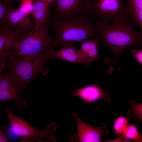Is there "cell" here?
<instances>
[{"label": "cell", "mask_w": 142, "mask_h": 142, "mask_svg": "<svg viewBox=\"0 0 142 142\" xmlns=\"http://www.w3.org/2000/svg\"><path fill=\"white\" fill-rule=\"evenodd\" d=\"M87 13L77 14L64 19L54 18L48 24L54 33L53 39L57 46H73L76 43L94 38L99 25Z\"/></svg>", "instance_id": "6da1fadb"}, {"label": "cell", "mask_w": 142, "mask_h": 142, "mask_svg": "<svg viewBox=\"0 0 142 142\" xmlns=\"http://www.w3.org/2000/svg\"><path fill=\"white\" fill-rule=\"evenodd\" d=\"M131 20L129 18L99 26L97 35L103 41L101 47L109 48L115 54L113 58H106L104 59L105 63H112L107 70L108 73H112L115 63L125 49L130 47L142 45V33L135 30Z\"/></svg>", "instance_id": "7a4b0ae2"}, {"label": "cell", "mask_w": 142, "mask_h": 142, "mask_svg": "<svg viewBox=\"0 0 142 142\" xmlns=\"http://www.w3.org/2000/svg\"><path fill=\"white\" fill-rule=\"evenodd\" d=\"M48 25L33 28L21 39L12 44L9 48L13 51V56L17 59L29 60L54 50L57 46L49 34Z\"/></svg>", "instance_id": "3957f363"}, {"label": "cell", "mask_w": 142, "mask_h": 142, "mask_svg": "<svg viewBox=\"0 0 142 142\" xmlns=\"http://www.w3.org/2000/svg\"><path fill=\"white\" fill-rule=\"evenodd\" d=\"M51 51H47L29 60L17 59L12 55L7 61L5 68L16 77L24 89L39 74L44 76L48 73L49 69L45 65L51 58Z\"/></svg>", "instance_id": "277c9868"}, {"label": "cell", "mask_w": 142, "mask_h": 142, "mask_svg": "<svg viewBox=\"0 0 142 142\" xmlns=\"http://www.w3.org/2000/svg\"><path fill=\"white\" fill-rule=\"evenodd\" d=\"M87 13L100 25L131 18L126 0H93Z\"/></svg>", "instance_id": "5b68a950"}, {"label": "cell", "mask_w": 142, "mask_h": 142, "mask_svg": "<svg viewBox=\"0 0 142 142\" xmlns=\"http://www.w3.org/2000/svg\"><path fill=\"white\" fill-rule=\"evenodd\" d=\"M6 110L9 121L8 130L10 132L20 137H36L39 142L56 140L52 134L57 126L54 123L47 125L43 130H38L15 115L10 108L7 107Z\"/></svg>", "instance_id": "8992f818"}, {"label": "cell", "mask_w": 142, "mask_h": 142, "mask_svg": "<svg viewBox=\"0 0 142 142\" xmlns=\"http://www.w3.org/2000/svg\"><path fill=\"white\" fill-rule=\"evenodd\" d=\"M16 77L11 72L2 73L0 79V101L11 100L14 102L20 110L25 108L27 103L20 99L24 89Z\"/></svg>", "instance_id": "52a82bcc"}, {"label": "cell", "mask_w": 142, "mask_h": 142, "mask_svg": "<svg viewBox=\"0 0 142 142\" xmlns=\"http://www.w3.org/2000/svg\"><path fill=\"white\" fill-rule=\"evenodd\" d=\"M93 0H55L54 18L64 19L77 14L87 13Z\"/></svg>", "instance_id": "ba28073f"}, {"label": "cell", "mask_w": 142, "mask_h": 142, "mask_svg": "<svg viewBox=\"0 0 142 142\" xmlns=\"http://www.w3.org/2000/svg\"><path fill=\"white\" fill-rule=\"evenodd\" d=\"M7 20L4 26L19 33L26 34L33 28V23L29 15L21 10L9 7L7 13Z\"/></svg>", "instance_id": "9c48e42d"}, {"label": "cell", "mask_w": 142, "mask_h": 142, "mask_svg": "<svg viewBox=\"0 0 142 142\" xmlns=\"http://www.w3.org/2000/svg\"><path fill=\"white\" fill-rule=\"evenodd\" d=\"M72 115L75 118L77 123L78 138L81 142H101L102 133V128L92 126L81 120L74 111Z\"/></svg>", "instance_id": "30bf717a"}, {"label": "cell", "mask_w": 142, "mask_h": 142, "mask_svg": "<svg viewBox=\"0 0 142 142\" xmlns=\"http://www.w3.org/2000/svg\"><path fill=\"white\" fill-rule=\"evenodd\" d=\"M100 38H97L89 39L81 43L79 49L84 62V65L88 67L90 63L98 60L100 58L98 54V47Z\"/></svg>", "instance_id": "8fae6325"}, {"label": "cell", "mask_w": 142, "mask_h": 142, "mask_svg": "<svg viewBox=\"0 0 142 142\" xmlns=\"http://www.w3.org/2000/svg\"><path fill=\"white\" fill-rule=\"evenodd\" d=\"M51 11L49 6L41 0H36L34 3L31 14L34 20V28H37L48 24Z\"/></svg>", "instance_id": "7c38bea8"}, {"label": "cell", "mask_w": 142, "mask_h": 142, "mask_svg": "<svg viewBox=\"0 0 142 142\" xmlns=\"http://www.w3.org/2000/svg\"><path fill=\"white\" fill-rule=\"evenodd\" d=\"M73 94L88 103L106 98L107 95H109L101 87L96 85H90L82 88L73 91Z\"/></svg>", "instance_id": "4fadbf2b"}, {"label": "cell", "mask_w": 142, "mask_h": 142, "mask_svg": "<svg viewBox=\"0 0 142 142\" xmlns=\"http://www.w3.org/2000/svg\"><path fill=\"white\" fill-rule=\"evenodd\" d=\"M51 58H54L67 61L84 64V62L79 49L73 46H68L62 47L57 50L51 52Z\"/></svg>", "instance_id": "5bb4252c"}, {"label": "cell", "mask_w": 142, "mask_h": 142, "mask_svg": "<svg viewBox=\"0 0 142 142\" xmlns=\"http://www.w3.org/2000/svg\"><path fill=\"white\" fill-rule=\"evenodd\" d=\"M22 34L5 26H0V54L9 48L11 45L23 37Z\"/></svg>", "instance_id": "9a60e30c"}, {"label": "cell", "mask_w": 142, "mask_h": 142, "mask_svg": "<svg viewBox=\"0 0 142 142\" xmlns=\"http://www.w3.org/2000/svg\"><path fill=\"white\" fill-rule=\"evenodd\" d=\"M122 134L127 139L136 141H141L142 140V136L134 124L126 125L123 130Z\"/></svg>", "instance_id": "2e32d148"}, {"label": "cell", "mask_w": 142, "mask_h": 142, "mask_svg": "<svg viewBox=\"0 0 142 142\" xmlns=\"http://www.w3.org/2000/svg\"><path fill=\"white\" fill-rule=\"evenodd\" d=\"M130 12L133 16L142 12V0H126Z\"/></svg>", "instance_id": "e0dca14e"}, {"label": "cell", "mask_w": 142, "mask_h": 142, "mask_svg": "<svg viewBox=\"0 0 142 142\" xmlns=\"http://www.w3.org/2000/svg\"><path fill=\"white\" fill-rule=\"evenodd\" d=\"M128 118L125 117H119L115 120L114 123V129L116 133L121 135L123 130L128 123Z\"/></svg>", "instance_id": "ac0fdd59"}, {"label": "cell", "mask_w": 142, "mask_h": 142, "mask_svg": "<svg viewBox=\"0 0 142 142\" xmlns=\"http://www.w3.org/2000/svg\"><path fill=\"white\" fill-rule=\"evenodd\" d=\"M13 54L12 50L9 48L0 54V79L2 71L5 68L6 63L10 57Z\"/></svg>", "instance_id": "d6986e66"}, {"label": "cell", "mask_w": 142, "mask_h": 142, "mask_svg": "<svg viewBox=\"0 0 142 142\" xmlns=\"http://www.w3.org/2000/svg\"><path fill=\"white\" fill-rule=\"evenodd\" d=\"M9 6L0 0V25L4 26L7 20V13Z\"/></svg>", "instance_id": "ffe728a7"}, {"label": "cell", "mask_w": 142, "mask_h": 142, "mask_svg": "<svg viewBox=\"0 0 142 142\" xmlns=\"http://www.w3.org/2000/svg\"><path fill=\"white\" fill-rule=\"evenodd\" d=\"M34 3L32 0H26L22 2L19 8L26 14H31L33 10Z\"/></svg>", "instance_id": "44dd1931"}, {"label": "cell", "mask_w": 142, "mask_h": 142, "mask_svg": "<svg viewBox=\"0 0 142 142\" xmlns=\"http://www.w3.org/2000/svg\"><path fill=\"white\" fill-rule=\"evenodd\" d=\"M132 109L135 116L140 120L142 119V104L140 103H132Z\"/></svg>", "instance_id": "7402d4cb"}, {"label": "cell", "mask_w": 142, "mask_h": 142, "mask_svg": "<svg viewBox=\"0 0 142 142\" xmlns=\"http://www.w3.org/2000/svg\"><path fill=\"white\" fill-rule=\"evenodd\" d=\"M130 52L132 55L134 56L139 63L141 66L142 65V49H136L134 48H131Z\"/></svg>", "instance_id": "603a6c76"}, {"label": "cell", "mask_w": 142, "mask_h": 142, "mask_svg": "<svg viewBox=\"0 0 142 142\" xmlns=\"http://www.w3.org/2000/svg\"><path fill=\"white\" fill-rule=\"evenodd\" d=\"M8 135L0 128V142H10Z\"/></svg>", "instance_id": "cb8c5ba5"}, {"label": "cell", "mask_w": 142, "mask_h": 142, "mask_svg": "<svg viewBox=\"0 0 142 142\" xmlns=\"http://www.w3.org/2000/svg\"><path fill=\"white\" fill-rule=\"evenodd\" d=\"M38 141L36 138L34 137L28 136L24 138L19 142H36Z\"/></svg>", "instance_id": "d4e9b609"}, {"label": "cell", "mask_w": 142, "mask_h": 142, "mask_svg": "<svg viewBox=\"0 0 142 142\" xmlns=\"http://www.w3.org/2000/svg\"><path fill=\"white\" fill-rule=\"evenodd\" d=\"M45 2L49 6H54L55 4V0H41Z\"/></svg>", "instance_id": "484cf974"}, {"label": "cell", "mask_w": 142, "mask_h": 142, "mask_svg": "<svg viewBox=\"0 0 142 142\" xmlns=\"http://www.w3.org/2000/svg\"><path fill=\"white\" fill-rule=\"evenodd\" d=\"M2 1L9 6H12V3L16 0H1Z\"/></svg>", "instance_id": "4316f807"}, {"label": "cell", "mask_w": 142, "mask_h": 142, "mask_svg": "<svg viewBox=\"0 0 142 142\" xmlns=\"http://www.w3.org/2000/svg\"><path fill=\"white\" fill-rule=\"evenodd\" d=\"M20 0V1H21L22 2V1H25V0Z\"/></svg>", "instance_id": "83f0119b"}, {"label": "cell", "mask_w": 142, "mask_h": 142, "mask_svg": "<svg viewBox=\"0 0 142 142\" xmlns=\"http://www.w3.org/2000/svg\"><path fill=\"white\" fill-rule=\"evenodd\" d=\"M1 26V25H0V26Z\"/></svg>", "instance_id": "f1b7e54d"}]
</instances>
